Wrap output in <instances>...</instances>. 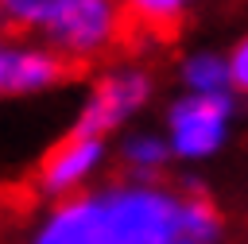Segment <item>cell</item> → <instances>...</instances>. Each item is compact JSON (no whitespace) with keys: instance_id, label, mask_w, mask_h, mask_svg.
Returning <instances> with one entry per match:
<instances>
[{"instance_id":"cell-1","label":"cell","mask_w":248,"mask_h":244,"mask_svg":"<svg viewBox=\"0 0 248 244\" xmlns=\"http://www.w3.org/2000/svg\"><path fill=\"white\" fill-rule=\"evenodd\" d=\"M182 201L155 190L97 198V244H167L178 232Z\"/></svg>"},{"instance_id":"cell-2","label":"cell","mask_w":248,"mask_h":244,"mask_svg":"<svg viewBox=\"0 0 248 244\" xmlns=\"http://www.w3.org/2000/svg\"><path fill=\"white\" fill-rule=\"evenodd\" d=\"M50 43L58 54L89 66L101 54L124 50V19H120V0H74L50 27H46Z\"/></svg>"},{"instance_id":"cell-3","label":"cell","mask_w":248,"mask_h":244,"mask_svg":"<svg viewBox=\"0 0 248 244\" xmlns=\"http://www.w3.org/2000/svg\"><path fill=\"white\" fill-rule=\"evenodd\" d=\"M225 116H229V101L221 93H202V97L182 101L174 108V116H170L174 151L178 155H205V151H213L221 143Z\"/></svg>"},{"instance_id":"cell-4","label":"cell","mask_w":248,"mask_h":244,"mask_svg":"<svg viewBox=\"0 0 248 244\" xmlns=\"http://www.w3.org/2000/svg\"><path fill=\"white\" fill-rule=\"evenodd\" d=\"M143 97H147V77H140V74H112V77H101L97 89H93V101H89V108L81 112V120H78L74 132L97 139L105 128H112L116 120H124Z\"/></svg>"},{"instance_id":"cell-5","label":"cell","mask_w":248,"mask_h":244,"mask_svg":"<svg viewBox=\"0 0 248 244\" xmlns=\"http://www.w3.org/2000/svg\"><path fill=\"white\" fill-rule=\"evenodd\" d=\"M182 12L186 0H120L128 50H140L147 43H174L182 31Z\"/></svg>"},{"instance_id":"cell-6","label":"cell","mask_w":248,"mask_h":244,"mask_svg":"<svg viewBox=\"0 0 248 244\" xmlns=\"http://www.w3.org/2000/svg\"><path fill=\"white\" fill-rule=\"evenodd\" d=\"M85 70H89V66L58 54V50H19V54H8L4 85H8V89H39V85H54V81L81 77Z\"/></svg>"},{"instance_id":"cell-7","label":"cell","mask_w":248,"mask_h":244,"mask_svg":"<svg viewBox=\"0 0 248 244\" xmlns=\"http://www.w3.org/2000/svg\"><path fill=\"white\" fill-rule=\"evenodd\" d=\"M97 155H101V143H97L93 136L70 132L66 139H58V143L43 155V163H39V182H43L46 190H66V186H74V182L97 163Z\"/></svg>"},{"instance_id":"cell-8","label":"cell","mask_w":248,"mask_h":244,"mask_svg":"<svg viewBox=\"0 0 248 244\" xmlns=\"http://www.w3.org/2000/svg\"><path fill=\"white\" fill-rule=\"evenodd\" d=\"M35 244H97V198L62 205L50 225L35 236Z\"/></svg>"},{"instance_id":"cell-9","label":"cell","mask_w":248,"mask_h":244,"mask_svg":"<svg viewBox=\"0 0 248 244\" xmlns=\"http://www.w3.org/2000/svg\"><path fill=\"white\" fill-rule=\"evenodd\" d=\"M74 0H0V35L23 39L39 27H50Z\"/></svg>"},{"instance_id":"cell-10","label":"cell","mask_w":248,"mask_h":244,"mask_svg":"<svg viewBox=\"0 0 248 244\" xmlns=\"http://www.w3.org/2000/svg\"><path fill=\"white\" fill-rule=\"evenodd\" d=\"M178 232L190 236V240H209L217 232V213L205 198H194V201H182V221H178Z\"/></svg>"},{"instance_id":"cell-11","label":"cell","mask_w":248,"mask_h":244,"mask_svg":"<svg viewBox=\"0 0 248 244\" xmlns=\"http://www.w3.org/2000/svg\"><path fill=\"white\" fill-rule=\"evenodd\" d=\"M163 159H167V147H163L159 139H136V143H128V151H124V167L136 170V174L159 170Z\"/></svg>"},{"instance_id":"cell-12","label":"cell","mask_w":248,"mask_h":244,"mask_svg":"<svg viewBox=\"0 0 248 244\" xmlns=\"http://www.w3.org/2000/svg\"><path fill=\"white\" fill-rule=\"evenodd\" d=\"M186 77L202 93H221V85L229 81V74H225V66L217 58H194V62H186Z\"/></svg>"},{"instance_id":"cell-13","label":"cell","mask_w":248,"mask_h":244,"mask_svg":"<svg viewBox=\"0 0 248 244\" xmlns=\"http://www.w3.org/2000/svg\"><path fill=\"white\" fill-rule=\"evenodd\" d=\"M229 81H232V85H240V89H248V39H244V43L236 46V54H232Z\"/></svg>"},{"instance_id":"cell-14","label":"cell","mask_w":248,"mask_h":244,"mask_svg":"<svg viewBox=\"0 0 248 244\" xmlns=\"http://www.w3.org/2000/svg\"><path fill=\"white\" fill-rule=\"evenodd\" d=\"M167 244H202V240H190V236H170Z\"/></svg>"},{"instance_id":"cell-15","label":"cell","mask_w":248,"mask_h":244,"mask_svg":"<svg viewBox=\"0 0 248 244\" xmlns=\"http://www.w3.org/2000/svg\"><path fill=\"white\" fill-rule=\"evenodd\" d=\"M4 74H8V54L0 50V85H4Z\"/></svg>"}]
</instances>
